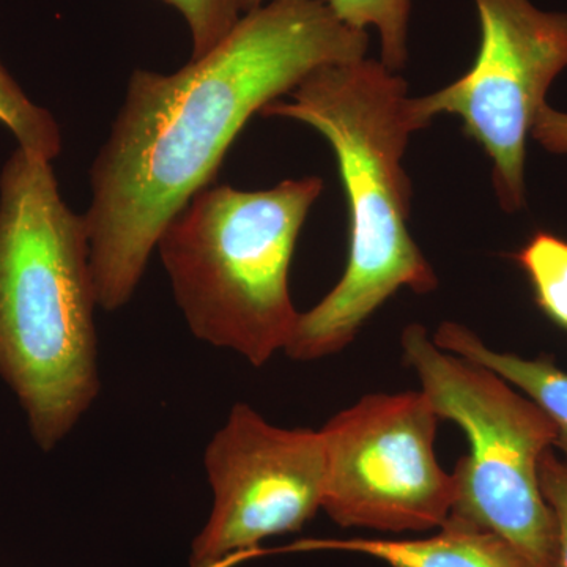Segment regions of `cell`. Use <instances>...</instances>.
Here are the masks:
<instances>
[{
	"label": "cell",
	"mask_w": 567,
	"mask_h": 567,
	"mask_svg": "<svg viewBox=\"0 0 567 567\" xmlns=\"http://www.w3.org/2000/svg\"><path fill=\"white\" fill-rule=\"evenodd\" d=\"M181 11L193 39L192 59L212 51L241 18L237 0H164Z\"/></svg>",
	"instance_id": "14"
},
{
	"label": "cell",
	"mask_w": 567,
	"mask_h": 567,
	"mask_svg": "<svg viewBox=\"0 0 567 567\" xmlns=\"http://www.w3.org/2000/svg\"><path fill=\"white\" fill-rule=\"evenodd\" d=\"M267 104L264 117L306 123L338 159L349 204V259L334 289L298 317L284 352L315 361L344 350L398 290L429 293L439 279L409 233L412 183L404 159L420 130L406 82L380 61L327 65Z\"/></svg>",
	"instance_id": "2"
},
{
	"label": "cell",
	"mask_w": 567,
	"mask_h": 567,
	"mask_svg": "<svg viewBox=\"0 0 567 567\" xmlns=\"http://www.w3.org/2000/svg\"><path fill=\"white\" fill-rule=\"evenodd\" d=\"M237 3L240 7L241 14H245L248 11L259 9L260 6H264L265 0H237Z\"/></svg>",
	"instance_id": "17"
},
{
	"label": "cell",
	"mask_w": 567,
	"mask_h": 567,
	"mask_svg": "<svg viewBox=\"0 0 567 567\" xmlns=\"http://www.w3.org/2000/svg\"><path fill=\"white\" fill-rule=\"evenodd\" d=\"M336 18L357 31L374 28L388 70L401 71L409 61V21L412 0H327Z\"/></svg>",
	"instance_id": "12"
},
{
	"label": "cell",
	"mask_w": 567,
	"mask_h": 567,
	"mask_svg": "<svg viewBox=\"0 0 567 567\" xmlns=\"http://www.w3.org/2000/svg\"><path fill=\"white\" fill-rule=\"evenodd\" d=\"M481 25L476 61L464 76L410 100L417 126L458 115L464 133L492 162V183L506 213L527 204V140L551 82L567 69V13L532 0H475Z\"/></svg>",
	"instance_id": "6"
},
{
	"label": "cell",
	"mask_w": 567,
	"mask_h": 567,
	"mask_svg": "<svg viewBox=\"0 0 567 567\" xmlns=\"http://www.w3.org/2000/svg\"><path fill=\"white\" fill-rule=\"evenodd\" d=\"M439 415L423 391L361 398L322 427V509L344 528L425 532L456 503V477L435 456Z\"/></svg>",
	"instance_id": "7"
},
{
	"label": "cell",
	"mask_w": 567,
	"mask_h": 567,
	"mask_svg": "<svg viewBox=\"0 0 567 567\" xmlns=\"http://www.w3.org/2000/svg\"><path fill=\"white\" fill-rule=\"evenodd\" d=\"M539 486L557 529L555 567H567V465L551 450L540 457Z\"/></svg>",
	"instance_id": "15"
},
{
	"label": "cell",
	"mask_w": 567,
	"mask_h": 567,
	"mask_svg": "<svg viewBox=\"0 0 567 567\" xmlns=\"http://www.w3.org/2000/svg\"><path fill=\"white\" fill-rule=\"evenodd\" d=\"M532 137L547 152L567 155V112L544 104L533 125Z\"/></svg>",
	"instance_id": "16"
},
{
	"label": "cell",
	"mask_w": 567,
	"mask_h": 567,
	"mask_svg": "<svg viewBox=\"0 0 567 567\" xmlns=\"http://www.w3.org/2000/svg\"><path fill=\"white\" fill-rule=\"evenodd\" d=\"M204 462L212 513L194 537L189 567H227L262 554V540L298 532L322 509L327 451L320 431L278 427L237 404Z\"/></svg>",
	"instance_id": "8"
},
{
	"label": "cell",
	"mask_w": 567,
	"mask_h": 567,
	"mask_svg": "<svg viewBox=\"0 0 567 567\" xmlns=\"http://www.w3.org/2000/svg\"><path fill=\"white\" fill-rule=\"evenodd\" d=\"M96 306L84 215L52 162L18 147L0 171V377L43 451L99 398Z\"/></svg>",
	"instance_id": "3"
},
{
	"label": "cell",
	"mask_w": 567,
	"mask_h": 567,
	"mask_svg": "<svg viewBox=\"0 0 567 567\" xmlns=\"http://www.w3.org/2000/svg\"><path fill=\"white\" fill-rule=\"evenodd\" d=\"M290 550L349 551L390 567H536L505 537L454 517L424 539H311L300 540Z\"/></svg>",
	"instance_id": "9"
},
{
	"label": "cell",
	"mask_w": 567,
	"mask_h": 567,
	"mask_svg": "<svg viewBox=\"0 0 567 567\" xmlns=\"http://www.w3.org/2000/svg\"><path fill=\"white\" fill-rule=\"evenodd\" d=\"M514 259L527 275L540 311L567 331V241L539 230Z\"/></svg>",
	"instance_id": "11"
},
{
	"label": "cell",
	"mask_w": 567,
	"mask_h": 567,
	"mask_svg": "<svg viewBox=\"0 0 567 567\" xmlns=\"http://www.w3.org/2000/svg\"><path fill=\"white\" fill-rule=\"evenodd\" d=\"M322 178L284 181L264 192L207 186L159 235L175 303L199 341L262 368L286 350L298 317L289 274Z\"/></svg>",
	"instance_id": "4"
},
{
	"label": "cell",
	"mask_w": 567,
	"mask_h": 567,
	"mask_svg": "<svg viewBox=\"0 0 567 567\" xmlns=\"http://www.w3.org/2000/svg\"><path fill=\"white\" fill-rule=\"evenodd\" d=\"M402 353L440 420L465 432L457 496L450 517L488 529L536 567H555L557 529L539 486V462L557 431L546 413L491 369L446 352L423 324L405 327Z\"/></svg>",
	"instance_id": "5"
},
{
	"label": "cell",
	"mask_w": 567,
	"mask_h": 567,
	"mask_svg": "<svg viewBox=\"0 0 567 567\" xmlns=\"http://www.w3.org/2000/svg\"><path fill=\"white\" fill-rule=\"evenodd\" d=\"M0 125L6 126L18 147L39 153L54 162L62 152V133L50 111L33 103L9 70L0 62Z\"/></svg>",
	"instance_id": "13"
},
{
	"label": "cell",
	"mask_w": 567,
	"mask_h": 567,
	"mask_svg": "<svg viewBox=\"0 0 567 567\" xmlns=\"http://www.w3.org/2000/svg\"><path fill=\"white\" fill-rule=\"evenodd\" d=\"M432 339L440 349L475 361L524 391L554 423L557 431L554 446L561 451L567 465V372L557 368L550 358L525 360L514 353L496 352L470 328L456 322L440 324Z\"/></svg>",
	"instance_id": "10"
},
{
	"label": "cell",
	"mask_w": 567,
	"mask_h": 567,
	"mask_svg": "<svg viewBox=\"0 0 567 567\" xmlns=\"http://www.w3.org/2000/svg\"><path fill=\"white\" fill-rule=\"evenodd\" d=\"M368 48V32L339 21L327 0H270L175 73L134 71L92 164L84 213L100 308L132 300L159 235L210 186L254 114Z\"/></svg>",
	"instance_id": "1"
}]
</instances>
